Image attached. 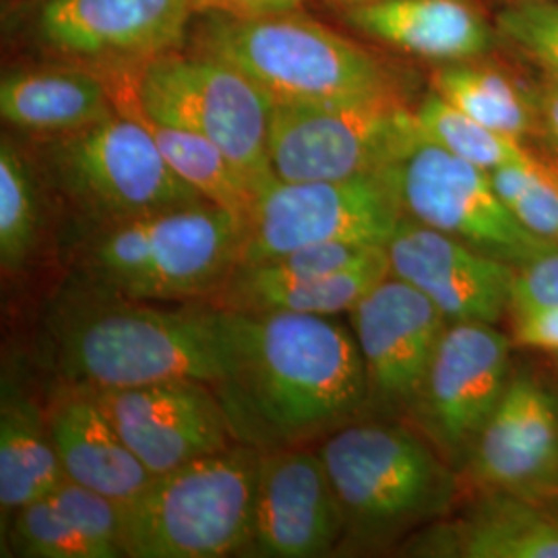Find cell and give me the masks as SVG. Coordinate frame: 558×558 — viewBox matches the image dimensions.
<instances>
[{"instance_id": "cell-1", "label": "cell", "mask_w": 558, "mask_h": 558, "mask_svg": "<svg viewBox=\"0 0 558 558\" xmlns=\"http://www.w3.org/2000/svg\"><path fill=\"white\" fill-rule=\"evenodd\" d=\"M214 391L234 440L259 451L331 435L368 399L354 331L299 313H234V364Z\"/></svg>"}, {"instance_id": "cell-2", "label": "cell", "mask_w": 558, "mask_h": 558, "mask_svg": "<svg viewBox=\"0 0 558 558\" xmlns=\"http://www.w3.org/2000/svg\"><path fill=\"white\" fill-rule=\"evenodd\" d=\"M46 350L71 389H129L168 380L214 387L234 364V313L211 302L124 299L81 283L57 300Z\"/></svg>"}, {"instance_id": "cell-3", "label": "cell", "mask_w": 558, "mask_h": 558, "mask_svg": "<svg viewBox=\"0 0 558 558\" xmlns=\"http://www.w3.org/2000/svg\"><path fill=\"white\" fill-rule=\"evenodd\" d=\"M319 456L343 513L339 548L389 544L458 499V470L401 424L350 422L323 440Z\"/></svg>"}, {"instance_id": "cell-4", "label": "cell", "mask_w": 558, "mask_h": 558, "mask_svg": "<svg viewBox=\"0 0 558 558\" xmlns=\"http://www.w3.org/2000/svg\"><path fill=\"white\" fill-rule=\"evenodd\" d=\"M244 232L209 201L104 226L85 253V283L124 299L209 302L236 269Z\"/></svg>"}, {"instance_id": "cell-5", "label": "cell", "mask_w": 558, "mask_h": 558, "mask_svg": "<svg viewBox=\"0 0 558 558\" xmlns=\"http://www.w3.org/2000/svg\"><path fill=\"white\" fill-rule=\"evenodd\" d=\"M259 449L234 442L154 476L120 507L129 558H221L244 555L259 480Z\"/></svg>"}, {"instance_id": "cell-6", "label": "cell", "mask_w": 558, "mask_h": 558, "mask_svg": "<svg viewBox=\"0 0 558 558\" xmlns=\"http://www.w3.org/2000/svg\"><path fill=\"white\" fill-rule=\"evenodd\" d=\"M120 112L197 133L216 143L263 193L276 182L269 163L274 100L234 64L209 52H163L131 77L108 83Z\"/></svg>"}, {"instance_id": "cell-7", "label": "cell", "mask_w": 558, "mask_h": 558, "mask_svg": "<svg viewBox=\"0 0 558 558\" xmlns=\"http://www.w3.org/2000/svg\"><path fill=\"white\" fill-rule=\"evenodd\" d=\"M201 52L234 64L276 101H345L396 92L385 66L356 41L296 11L211 13Z\"/></svg>"}, {"instance_id": "cell-8", "label": "cell", "mask_w": 558, "mask_h": 558, "mask_svg": "<svg viewBox=\"0 0 558 558\" xmlns=\"http://www.w3.org/2000/svg\"><path fill=\"white\" fill-rule=\"evenodd\" d=\"M60 191L100 228L199 205V193L161 156L145 122L117 110L50 147Z\"/></svg>"}, {"instance_id": "cell-9", "label": "cell", "mask_w": 558, "mask_h": 558, "mask_svg": "<svg viewBox=\"0 0 558 558\" xmlns=\"http://www.w3.org/2000/svg\"><path fill=\"white\" fill-rule=\"evenodd\" d=\"M416 133L396 92L345 101H276L269 163L281 182L345 180L385 170Z\"/></svg>"}, {"instance_id": "cell-10", "label": "cell", "mask_w": 558, "mask_h": 558, "mask_svg": "<svg viewBox=\"0 0 558 558\" xmlns=\"http://www.w3.org/2000/svg\"><path fill=\"white\" fill-rule=\"evenodd\" d=\"M385 170L398 191L403 218L515 267L558 248L519 223L500 199L490 172L426 140L418 124L412 140Z\"/></svg>"}, {"instance_id": "cell-11", "label": "cell", "mask_w": 558, "mask_h": 558, "mask_svg": "<svg viewBox=\"0 0 558 558\" xmlns=\"http://www.w3.org/2000/svg\"><path fill=\"white\" fill-rule=\"evenodd\" d=\"M401 220L398 191L387 170L345 180H276L255 205L239 265L274 259L323 242L387 246Z\"/></svg>"}, {"instance_id": "cell-12", "label": "cell", "mask_w": 558, "mask_h": 558, "mask_svg": "<svg viewBox=\"0 0 558 558\" xmlns=\"http://www.w3.org/2000/svg\"><path fill=\"white\" fill-rule=\"evenodd\" d=\"M497 325L449 323L424 377L412 416L422 437L458 472L511 380V348Z\"/></svg>"}, {"instance_id": "cell-13", "label": "cell", "mask_w": 558, "mask_h": 558, "mask_svg": "<svg viewBox=\"0 0 558 558\" xmlns=\"http://www.w3.org/2000/svg\"><path fill=\"white\" fill-rule=\"evenodd\" d=\"M89 393L154 476L236 442L220 398L207 383L168 380Z\"/></svg>"}, {"instance_id": "cell-14", "label": "cell", "mask_w": 558, "mask_h": 558, "mask_svg": "<svg viewBox=\"0 0 558 558\" xmlns=\"http://www.w3.org/2000/svg\"><path fill=\"white\" fill-rule=\"evenodd\" d=\"M348 315L366 371V408L412 410L449 325L447 317L396 276L383 279Z\"/></svg>"}, {"instance_id": "cell-15", "label": "cell", "mask_w": 558, "mask_h": 558, "mask_svg": "<svg viewBox=\"0 0 558 558\" xmlns=\"http://www.w3.org/2000/svg\"><path fill=\"white\" fill-rule=\"evenodd\" d=\"M461 480L480 495L558 499V401L539 380L511 375Z\"/></svg>"}, {"instance_id": "cell-16", "label": "cell", "mask_w": 558, "mask_h": 558, "mask_svg": "<svg viewBox=\"0 0 558 558\" xmlns=\"http://www.w3.org/2000/svg\"><path fill=\"white\" fill-rule=\"evenodd\" d=\"M341 538L343 513L319 451H263L244 557H325Z\"/></svg>"}, {"instance_id": "cell-17", "label": "cell", "mask_w": 558, "mask_h": 558, "mask_svg": "<svg viewBox=\"0 0 558 558\" xmlns=\"http://www.w3.org/2000/svg\"><path fill=\"white\" fill-rule=\"evenodd\" d=\"M391 276L412 283L449 323L497 325L511 308L515 265L403 218L387 242Z\"/></svg>"}, {"instance_id": "cell-18", "label": "cell", "mask_w": 558, "mask_h": 558, "mask_svg": "<svg viewBox=\"0 0 558 558\" xmlns=\"http://www.w3.org/2000/svg\"><path fill=\"white\" fill-rule=\"evenodd\" d=\"M195 0H48L38 34L62 54L137 62L177 46Z\"/></svg>"}, {"instance_id": "cell-19", "label": "cell", "mask_w": 558, "mask_h": 558, "mask_svg": "<svg viewBox=\"0 0 558 558\" xmlns=\"http://www.w3.org/2000/svg\"><path fill=\"white\" fill-rule=\"evenodd\" d=\"M345 21L373 40L440 64L478 60L499 34L472 0H362Z\"/></svg>"}, {"instance_id": "cell-20", "label": "cell", "mask_w": 558, "mask_h": 558, "mask_svg": "<svg viewBox=\"0 0 558 558\" xmlns=\"http://www.w3.org/2000/svg\"><path fill=\"white\" fill-rule=\"evenodd\" d=\"M2 534L13 557H124L120 505L69 478L21 507Z\"/></svg>"}, {"instance_id": "cell-21", "label": "cell", "mask_w": 558, "mask_h": 558, "mask_svg": "<svg viewBox=\"0 0 558 558\" xmlns=\"http://www.w3.org/2000/svg\"><path fill=\"white\" fill-rule=\"evenodd\" d=\"M46 418L66 478L120 507L154 480L89 391L64 387Z\"/></svg>"}, {"instance_id": "cell-22", "label": "cell", "mask_w": 558, "mask_h": 558, "mask_svg": "<svg viewBox=\"0 0 558 558\" xmlns=\"http://www.w3.org/2000/svg\"><path fill=\"white\" fill-rule=\"evenodd\" d=\"M433 555L461 558H558V499L480 495L453 525L437 527Z\"/></svg>"}, {"instance_id": "cell-23", "label": "cell", "mask_w": 558, "mask_h": 558, "mask_svg": "<svg viewBox=\"0 0 558 558\" xmlns=\"http://www.w3.org/2000/svg\"><path fill=\"white\" fill-rule=\"evenodd\" d=\"M391 276L387 246L371 248L354 265L320 278L257 281L232 271L211 304L234 313H299L338 317L350 313L383 279Z\"/></svg>"}, {"instance_id": "cell-24", "label": "cell", "mask_w": 558, "mask_h": 558, "mask_svg": "<svg viewBox=\"0 0 558 558\" xmlns=\"http://www.w3.org/2000/svg\"><path fill=\"white\" fill-rule=\"evenodd\" d=\"M114 112L108 83L87 71H20L0 83V114L23 131L66 135Z\"/></svg>"}, {"instance_id": "cell-25", "label": "cell", "mask_w": 558, "mask_h": 558, "mask_svg": "<svg viewBox=\"0 0 558 558\" xmlns=\"http://www.w3.org/2000/svg\"><path fill=\"white\" fill-rule=\"evenodd\" d=\"M66 478L48 418L40 405L13 383L0 396V511L2 525L21 507L52 493Z\"/></svg>"}, {"instance_id": "cell-26", "label": "cell", "mask_w": 558, "mask_h": 558, "mask_svg": "<svg viewBox=\"0 0 558 558\" xmlns=\"http://www.w3.org/2000/svg\"><path fill=\"white\" fill-rule=\"evenodd\" d=\"M433 92L482 124L523 141L539 124L538 112L515 81L476 60L447 62L433 73Z\"/></svg>"}, {"instance_id": "cell-27", "label": "cell", "mask_w": 558, "mask_h": 558, "mask_svg": "<svg viewBox=\"0 0 558 558\" xmlns=\"http://www.w3.org/2000/svg\"><path fill=\"white\" fill-rule=\"evenodd\" d=\"M135 117L145 122L160 147L161 156L180 179L191 184L203 199L228 209L248 226L260 193L216 143L191 131L143 119L141 114Z\"/></svg>"}, {"instance_id": "cell-28", "label": "cell", "mask_w": 558, "mask_h": 558, "mask_svg": "<svg viewBox=\"0 0 558 558\" xmlns=\"http://www.w3.org/2000/svg\"><path fill=\"white\" fill-rule=\"evenodd\" d=\"M414 119L426 140L486 172H493L507 163L536 160L523 147V141L502 135L468 117L453 104L440 98L437 92L424 96V100L414 110Z\"/></svg>"}, {"instance_id": "cell-29", "label": "cell", "mask_w": 558, "mask_h": 558, "mask_svg": "<svg viewBox=\"0 0 558 558\" xmlns=\"http://www.w3.org/2000/svg\"><path fill=\"white\" fill-rule=\"evenodd\" d=\"M40 239V199L29 163L13 141H0V265L17 271Z\"/></svg>"}, {"instance_id": "cell-30", "label": "cell", "mask_w": 558, "mask_h": 558, "mask_svg": "<svg viewBox=\"0 0 558 558\" xmlns=\"http://www.w3.org/2000/svg\"><path fill=\"white\" fill-rule=\"evenodd\" d=\"M490 180L521 226L558 246V180L548 168L538 160L507 163Z\"/></svg>"}, {"instance_id": "cell-31", "label": "cell", "mask_w": 558, "mask_h": 558, "mask_svg": "<svg viewBox=\"0 0 558 558\" xmlns=\"http://www.w3.org/2000/svg\"><path fill=\"white\" fill-rule=\"evenodd\" d=\"M495 25L499 36L558 87V0L509 2L497 13Z\"/></svg>"}, {"instance_id": "cell-32", "label": "cell", "mask_w": 558, "mask_h": 558, "mask_svg": "<svg viewBox=\"0 0 558 558\" xmlns=\"http://www.w3.org/2000/svg\"><path fill=\"white\" fill-rule=\"evenodd\" d=\"M544 306H558V248L515 269L509 313Z\"/></svg>"}, {"instance_id": "cell-33", "label": "cell", "mask_w": 558, "mask_h": 558, "mask_svg": "<svg viewBox=\"0 0 558 558\" xmlns=\"http://www.w3.org/2000/svg\"><path fill=\"white\" fill-rule=\"evenodd\" d=\"M511 339L519 348H532L558 356V306L513 311Z\"/></svg>"}, {"instance_id": "cell-34", "label": "cell", "mask_w": 558, "mask_h": 558, "mask_svg": "<svg viewBox=\"0 0 558 558\" xmlns=\"http://www.w3.org/2000/svg\"><path fill=\"white\" fill-rule=\"evenodd\" d=\"M304 0H195L199 9H209L211 13L253 17V15H274L299 11Z\"/></svg>"}, {"instance_id": "cell-35", "label": "cell", "mask_w": 558, "mask_h": 558, "mask_svg": "<svg viewBox=\"0 0 558 558\" xmlns=\"http://www.w3.org/2000/svg\"><path fill=\"white\" fill-rule=\"evenodd\" d=\"M532 100L538 112L539 129L558 149V87L550 81H542L532 92Z\"/></svg>"}, {"instance_id": "cell-36", "label": "cell", "mask_w": 558, "mask_h": 558, "mask_svg": "<svg viewBox=\"0 0 558 558\" xmlns=\"http://www.w3.org/2000/svg\"><path fill=\"white\" fill-rule=\"evenodd\" d=\"M509 2H534V0H509Z\"/></svg>"}, {"instance_id": "cell-37", "label": "cell", "mask_w": 558, "mask_h": 558, "mask_svg": "<svg viewBox=\"0 0 558 558\" xmlns=\"http://www.w3.org/2000/svg\"><path fill=\"white\" fill-rule=\"evenodd\" d=\"M350 2H362V0H350Z\"/></svg>"}]
</instances>
